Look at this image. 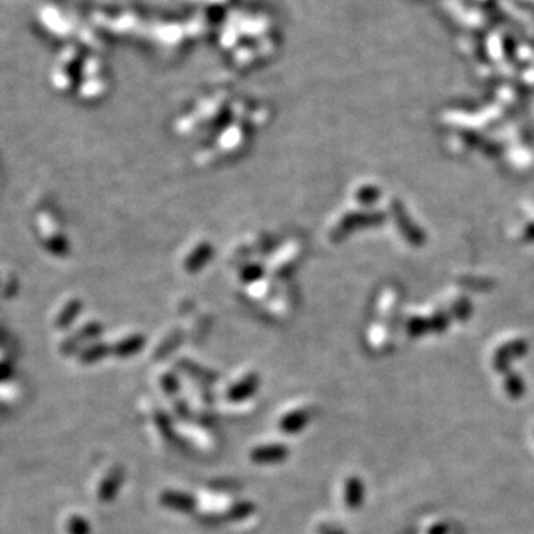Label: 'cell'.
<instances>
[{"label": "cell", "instance_id": "cell-1", "mask_svg": "<svg viewBox=\"0 0 534 534\" xmlns=\"http://www.w3.org/2000/svg\"><path fill=\"white\" fill-rule=\"evenodd\" d=\"M286 447L281 445H266L254 450L253 460L260 463H270V462H279L284 457H286Z\"/></svg>", "mask_w": 534, "mask_h": 534}, {"label": "cell", "instance_id": "cell-2", "mask_svg": "<svg viewBox=\"0 0 534 534\" xmlns=\"http://www.w3.org/2000/svg\"><path fill=\"white\" fill-rule=\"evenodd\" d=\"M307 420H309V416L305 412H300L298 409V412H294L282 419L281 429L284 432H297L305 426Z\"/></svg>", "mask_w": 534, "mask_h": 534}, {"label": "cell", "instance_id": "cell-3", "mask_svg": "<svg viewBox=\"0 0 534 534\" xmlns=\"http://www.w3.org/2000/svg\"><path fill=\"white\" fill-rule=\"evenodd\" d=\"M162 500L165 504L172 506V508H178V509H187L189 506H191V502H189V497L183 496L182 492H165Z\"/></svg>", "mask_w": 534, "mask_h": 534}]
</instances>
